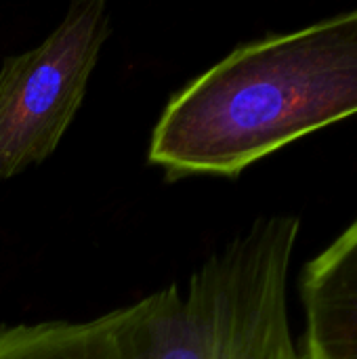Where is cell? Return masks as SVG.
Masks as SVG:
<instances>
[{
    "mask_svg": "<svg viewBox=\"0 0 357 359\" xmlns=\"http://www.w3.org/2000/svg\"><path fill=\"white\" fill-rule=\"evenodd\" d=\"M301 219H257L170 284L99 318L0 324V359H303L288 276Z\"/></svg>",
    "mask_w": 357,
    "mask_h": 359,
    "instance_id": "6da1fadb",
    "label": "cell"
},
{
    "mask_svg": "<svg viewBox=\"0 0 357 359\" xmlns=\"http://www.w3.org/2000/svg\"><path fill=\"white\" fill-rule=\"evenodd\" d=\"M357 114V8L236 46L179 88L149 139L166 181L238 177Z\"/></svg>",
    "mask_w": 357,
    "mask_h": 359,
    "instance_id": "7a4b0ae2",
    "label": "cell"
},
{
    "mask_svg": "<svg viewBox=\"0 0 357 359\" xmlns=\"http://www.w3.org/2000/svg\"><path fill=\"white\" fill-rule=\"evenodd\" d=\"M105 0H76L34 48L0 67V179L44 162L74 122L109 36Z\"/></svg>",
    "mask_w": 357,
    "mask_h": 359,
    "instance_id": "3957f363",
    "label": "cell"
},
{
    "mask_svg": "<svg viewBox=\"0 0 357 359\" xmlns=\"http://www.w3.org/2000/svg\"><path fill=\"white\" fill-rule=\"evenodd\" d=\"M303 359H357V219L299 278Z\"/></svg>",
    "mask_w": 357,
    "mask_h": 359,
    "instance_id": "277c9868",
    "label": "cell"
}]
</instances>
